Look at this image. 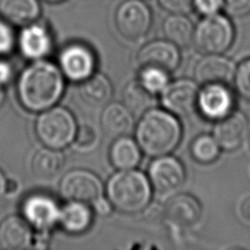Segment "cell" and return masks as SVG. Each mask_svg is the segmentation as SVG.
<instances>
[{
	"label": "cell",
	"mask_w": 250,
	"mask_h": 250,
	"mask_svg": "<svg viewBox=\"0 0 250 250\" xmlns=\"http://www.w3.org/2000/svg\"><path fill=\"white\" fill-rule=\"evenodd\" d=\"M64 78L60 66L36 60L21 73L17 93L21 104L27 110L37 112L48 109L61 99Z\"/></svg>",
	"instance_id": "1"
},
{
	"label": "cell",
	"mask_w": 250,
	"mask_h": 250,
	"mask_svg": "<svg viewBox=\"0 0 250 250\" xmlns=\"http://www.w3.org/2000/svg\"><path fill=\"white\" fill-rule=\"evenodd\" d=\"M182 126L168 110L150 108L142 114L136 128V141L146 155L158 157L172 152L180 144Z\"/></svg>",
	"instance_id": "2"
},
{
	"label": "cell",
	"mask_w": 250,
	"mask_h": 250,
	"mask_svg": "<svg viewBox=\"0 0 250 250\" xmlns=\"http://www.w3.org/2000/svg\"><path fill=\"white\" fill-rule=\"evenodd\" d=\"M107 200L113 208L126 214L144 210L151 198V185L148 178L140 171L119 170L106 183Z\"/></svg>",
	"instance_id": "3"
},
{
	"label": "cell",
	"mask_w": 250,
	"mask_h": 250,
	"mask_svg": "<svg viewBox=\"0 0 250 250\" xmlns=\"http://www.w3.org/2000/svg\"><path fill=\"white\" fill-rule=\"evenodd\" d=\"M34 129L38 140L45 146L62 149L73 143L77 124L68 109L52 106L39 114Z\"/></svg>",
	"instance_id": "4"
},
{
	"label": "cell",
	"mask_w": 250,
	"mask_h": 250,
	"mask_svg": "<svg viewBox=\"0 0 250 250\" xmlns=\"http://www.w3.org/2000/svg\"><path fill=\"white\" fill-rule=\"evenodd\" d=\"M234 30L229 20L223 15L205 16L194 27L192 42L204 55L225 53L232 44Z\"/></svg>",
	"instance_id": "5"
},
{
	"label": "cell",
	"mask_w": 250,
	"mask_h": 250,
	"mask_svg": "<svg viewBox=\"0 0 250 250\" xmlns=\"http://www.w3.org/2000/svg\"><path fill=\"white\" fill-rule=\"evenodd\" d=\"M115 27L124 39L137 42L144 38L152 23V14L143 0H125L116 9Z\"/></svg>",
	"instance_id": "6"
},
{
	"label": "cell",
	"mask_w": 250,
	"mask_h": 250,
	"mask_svg": "<svg viewBox=\"0 0 250 250\" xmlns=\"http://www.w3.org/2000/svg\"><path fill=\"white\" fill-rule=\"evenodd\" d=\"M61 195L68 201L93 204L103 197V184L91 171L75 169L65 173L60 182Z\"/></svg>",
	"instance_id": "7"
},
{
	"label": "cell",
	"mask_w": 250,
	"mask_h": 250,
	"mask_svg": "<svg viewBox=\"0 0 250 250\" xmlns=\"http://www.w3.org/2000/svg\"><path fill=\"white\" fill-rule=\"evenodd\" d=\"M148 180L159 193H171L180 188L186 180L183 164L167 155L155 157L148 167Z\"/></svg>",
	"instance_id": "8"
},
{
	"label": "cell",
	"mask_w": 250,
	"mask_h": 250,
	"mask_svg": "<svg viewBox=\"0 0 250 250\" xmlns=\"http://www.w3.org/2000/svg\"><path fill=\"white\" fill-rule=\"evenodd\" d=\"M199 89L189 79H179L168 85L161 92V103L169 112L176 116H187L197 107Z\"/></svg>",
	"instance_id": "9"
},
{
	"label": "cell",
	"mask_w": 250,
	"mask_h": 250,
	"mask_svg": "<svg viewBox=\"0 0 250 250\" xmlns=\"http://www.w3.org/2000/svg\"><path fill=\"white\" fill-rule=\"evenodd\" d=\"M234 99L227 84H207L198 92L197 108L209 120H220L232 112Z\"/></svg>",
	"instance_id": "10"
},
{
	"label": "cell",
	"mask_w": 250,
	"mask_h": 250,
	"mask_svg": "<svg viewBox=\"0 0 250 250\" xmlns=\"http://www.w3.org/2000/svg\"><path fill=\"white\" fill-rule=\"evenodd\" d=\"M59 65L63 75L68 79L82 81L93 74L96 59L90 48L74 43L62 50L59 57Z\"/></svg>",
	"instance_id": "11"
},
{
	"label": "cell",
	"mask_w": 250,
	"mask_h": 250,
	"mask_svg": "<svg viewBox=\"0 0 250 250\" xmlns=\"http://www.w3.org/2000/svg\"><path fill=\"white\" fill-rule=\"evenodd\" d=\"M179 48L166 40H154L146 44L137 54L141 68L152 67L167 73L174 71L180 64Z\"/></svg>",
	"instance_id": "12"
},
{
	"label": "cell",
	"mask_w": 250,
	"mask_h": 250,
	"mask_svg": "<svg viewBox=\"0 0 250 250\" xmlns=\"http://www.w3.org/2000/svg\"><path fill=\"white\" fill-rule=\"evenodd\" d=\"M234 63L221 54L205 55L194 66V78L201 85L229 84L233 80Z\"/></svg>",
	"instance_id": "13"
},
{
	"label": "cell",
	"mask_w": 250,
	"mask_h": 250,
	"mask_svg": "<svg viewBox=\"0 0 250 250\" xmlns=\"http://www.w3.org/2000/svg\"><path fill=\"white\" fill-rule=\"evenodd\" d=\"M248 134V120L239 111H234L217 121L213 137L220 147L227 151L237 149Z\"/></svg>",
	"instance_id": "14"
},
{
	"label": "cell",
	"mask_w": 250,
	"mask_h": 250,
	"mask_svg": "<svg viewBox=\"0 0 250 250\" xmlns=\"http://www.w3.org/2000/svg\"><path fill=\"white\" fill-rule=\"evenodd\" d=\"M60 207L50 196L34 194L27 197L22 204L24 219L30 226L44 230L59 223Z\"/></svg>",
	"instance_id": "15"
},
{
	"label": "cell",
	"mask_w": 250,
	"mask_h": 250,
	"mask_svg": "<svg viewBox=\"0 0 250 250\" xmlns=\"http://www.w3.org/2000/svg\"><path fill=\"white\" fill-rule=\"evenodd\" d=\"M19 46L24 57L40 60L51 51L52 37L43 24L33 21L23 25L19 36Z\"/></svg>",
	"instance_id": "16"
},
{
	"label": "cell",
	"mask_w": 250,
	"mask_h": 250,
	"mask_svg": "<svg viewBox=\"0 0 250 250\" xmlns=\"http://www.w3.org/2000/svg\"><path fill=\"white\" fill-rule=\"evenodd\" d=\"M201 206L191 195L177 194L166 204V215L177 227L189 228L196 225L201 218Z\"/></svg>",
	"instance_id": "17"
},
{
	"label": "cell",
	"mask_w": 250,
	"mask_h": 250,
	"mask_svg": "<svg viewBox=\"0 0 250 250\" xmlns=\"http://www.w3.org/2000/svg\"><path fill=\"white\" fill-rule=\"evenodd\" d=\"M32 231L29 223L20 216H9L0 223V246L6 250H22L29 246Z\"/></svg>",
	"instance_id": "18"
},
{
	"label": "cell",
	"mask_w": 250,
	"mask_h": 250,
	"mask_svg": "<svg viewBox=\"0 0 250 250\" xmlns=\"http://www.w3.org/2000/svg\"><path fill=\"white\" fill-rule=\"evenodd\" d=\"M100 121L103 132L110 138L125 136L132 130L134 125L133 114L120 103L105 104Z\"/></svg>",
	"instance_id": "19"
},
{
	"label": "cell",
	"mask_w": 250,
	"mask_h": 250,
	"mask_svg": "<svg viewBox=\"0 0 250 250\" xmlns=\"http://www.w3.org/2000/svg\"><path fill=\"white\" fill-rule=\"evenodd\" d=\"M78 94L87 105L91 107H101L107 104L110 101L112 86L105 75L96 73L81 81Z\"/></svg>",
	"instance_id": "20"
},
{
	"label": "cell",
	"mask_w": 250,
	"mask_h": 250,
	"mask_svg": "<svg viewBox=\"0 0 250 250\" xmlns=\"http://www.w3.org/2000/svg\"><path fill=\"white\" fill-rule=\"evenodd\" d=\"M38 0H0V15L11 24L26 25L40 17Z\"/></svg>",
	"instance_id": "21"
},
{
	"label": "cell",
	"mask_w": 250,
	"mask_h": 250,
	"mask_svg": "<svg viewBox=\"0 0 250 250\" xmlns=\"http://www.w3.org/2000/svg\"><path fill=\"white\" fill-rule=\"evenodd\" d=\"M92 220L93 212L87 203L68 201L60 211L59 223L69 233L84 232L90 228Z\"/></svg>",
	"instance_id": "22"
},
{
	"label": "cell",
	"mask_w": 250,
	"mask_h": 250,
	"mask_svg": "<svg viewBox=\"0 0 250 250\" xmlns=\"http://www.w3.org/2000/svg\"><path fill=\"white\" fill-rule=\"evenodd\" d=\"M108 154L110 163L118 170L134 169L141 160V148L138 143L126 135L115 138Z\"/></svg>",
	"instance_id": "23"
},
{
	"label": "cell",
	"mask_w": 250,
	"mask_h": 250,
	"mask_svg": "<svg viewBox=\"0 0 250 250\" xmlns=\"http://www.w3.org/2000/svg\"><path fill=\"white\" fill-rule=\"evenodd\" d=\"M64 158L60 149L45 146L38 149L31 159V171L40 180H49L57 176L63 167Z\"/></svg>",
	"instance_id": "24"
},
{
	"label": "cell",
	"mask_w": 250,
	"mask_h": 250,
	"mask_svg": "<svg viewBox=\"0 0 250 250\" xmlns=\"http://www.w3.org/2000/svg\"><path fill=\"white\" fill-rule=\"evenodd\" d=\"M165 38L177 47H187L192 42L194 27L191 21L182 14H171L162 24Z\"/></svg>",
	"instance_id": "25"
},
{
	"label": "cell",
	"mask_w": 250,
	"mask_h": 250,
	"mask_svg": "<svg viewBox=\"0 0 250 250\" xmlns=\"http://www.w3.org/2000/svg\"><path fill=\"white\" fill-rule=\"evenodd\" d=\"M155 94L148 91L141 81L129 82L122 91V104L134 115H142L152 108Z\"/></svg>",
	"instance_id": "26"
},
{
	"label": "cell",
	"mask_w": 250,
	"mask_h": 250,
	"mask_svg": "<svg viewBox=\"0 0 250 250\" xmlns=\"http://www.w3.org/2000/svg\"><path fill=\"white\" fill-rule=\"evenodd\" d=\"M220 146L211 135L202 134L196 137L190 145V154L194 160L202 164L215 161L220 154Z\"/></svg>",
	"instance_id": "27"
},
{
	"label": "cell",
	"mask_w": 250,
	"mask_h": 250,
	"mask_svg": "<svg viewBox=\"0 0 250 250\" xmlns=\"http://www.w3.org/2000/svg\"><path fill=\"white\" fill-rule=\"evenodd\" d=\"M140 81L151 93H161L168 85V73L157 68L145 67L142 68Z\"/></svg>",
	"instance_id": "28"
},
{
	"label": "cell",
	"mask_w": 250,
	"mask_h": 250,
	"mask_svg": "<svg viewBox=\"0 0 250 250\" xmlns=\"http://www.w3.org/2000/svg\"><path fill=\"white\" fill-rule=\"evenodd\" d=\"M234 88L237 94L250 102V58L243 61L235 69L233 76Z\"/></svg>",
	"instance_id": "29"
},
{
	"label": "cell",
	"mask_w": 250,
	"mask_h": 250,
	"mask_svg": "<svg viewBox=\"0 0 250 250\" xmlns=\"http://www.w3.org/2000/svg\"><path fill=\"white\" fill-rule=\"evenodd\" d=\"M98 141V134L95 128L88 124L77 127L73 143L78 148L89 149L93 147Z\"/></svg>",
	"instance_id": "30"
},
{
	"label": "cell",
	"mask_w": 250,
	"mask_h": 250,
	"mask_svg": "<svg viewBox=\"0 0 250 250\" xmlns=\"http://www.w3.org/2000/svg\"><path fill=\"white\" fill-rule=\"evenodd\" d=\"M15 42V33L11 23L0 18V55L9 54L14 49Z\"/></svg>",
	"instance_id": "31"
},
{
	"label": "cell",
	"mask_w": 250,
	"mask_h": 250,
	"mask_svg": "<svg viewBox=\"0 0 250 250\" xmlns=\"http://www.w3.org/2000/svg\"><path fill=\"white\" fill-rule=\"evenodd\" d=\"M222 7L230 17H244L250 13V0H222Z\"/></svg>",
	"instance_id": "32"
},
{
	"label": "cell",
	"mask_w": 250,
	"mask_h": 250,
	"mask_svg": "<svg viewBox=\"0 0 250 250\" xmlns=\"http://www.w3.org/2000/svg\"><path fill=\"white\" fill-rule=\"evenodd\" d=\"M158 3L170 14L186 15L193 9V0H158Z\"/></svg>",
	"instance_id": "33"
},
{
	"label": "cell",
	"mask_w": 250,
	"mask_h": 250,
	"mask_svg": "<svg viewBox=\"0 0 250 250\" xmlns=\"http://www.w3.org/2000/svg\"><path fill=\"white\" fill-rule=\"evenodd\" d=\"M221 7L222 0H193V9L204 17L217 14Z\"/></svg>",
	"instance_id": "34"
},
{
	"label": "cell",
	"mask_w": 250,
	"mask_h": 250,
	"mask_svg": "<svg viewBox=\"0 0 250 250\" xmlns=\"http://www.w3.org/2000/svg\"><path fill=\"white\" fill-rule=\"evenodd\" d=\"M93 205H94L95 211L98 214H100L101 216H106L111 212L112 205L110 204V202L108 200H105L103 197H101L96 202H94Z\"/></svg>",
	"instance_id": "35"
},
{
	"label": "cell",
	"mask_w": 250,
	"mask_h": 250,
	"mask_svg": "<svg viewBox=\"0 0 250 250\" xmlns=\"http://www.w3.org/2000/svg\"><path fill=\"white\" fill-rule=\"evenodd\" d=\"M12 77V67L5 62L0 60V85L3 86L6 84Z\"/></svg>",
	"instance_id": "36"
},
{
	"label": "cell",
	"mask_w": 250,
	"mask_h": 250,
	"mask_svg": "<svg viewBox=\"0 0 250 250\" xmlns=\"http://www.w3.org/2000/svg\"><path fill=\"white\" fill-rule=\"evenodd\" d=\"M240 215L246 222L250 223V196L242 201L240 205Z\"/></svg>",
	"instance_id": "37"
},
{
	"label": "cell",
	"mask_w": 250,
	"mask_h": 250,
	"mask_svg": "<svg viewBox=\"0 0 250 250\" xmlns=\"http://www.w3.org/2000/svg\"><path fill=\"white\" fill-rule=\"evenodd\" d=\"M7 182H8V180L6 179L4 173L0 170V198L6 193Z\"/></svg>",
	"instance_id": "38"
},
{
	"label": "cell",
	"mask_w": 250,
	"mask_h": 250,
	"mask_svg": "<svg viewBox=\"0 0 250 250\" xmlns=\"http://www.w3.org/2000/svg\"><path fill=\"white\" fill-rule=\"evenodd\" d=\"M18 189V184L15 181H8L7 182V189H6V193L7 192H15Z\"/></svg>",
	"instance_id": "39"
},
{
	"label": "cell",
	"mask_w": 250,
	"mask_h": 250,
	"mask_svg": "<svg viewBox=\"0 0 250 250\" xmlns=\"http://www.w3.org/2000/svg\"><path fill=\"white\" fill-rule=\"evenodd\" d=\"M4 101H5V93H4L3 89H2V86L0 85V107L3 105Z\"/></svg>",
	"instance_id": "40"
},
{
	"label": "cell",
	"mask_w": 250,
	"mask_h": 250,
	"mask_svg": "<svg viewBox=\"0 0 250 250\" xmlns=\"http://www.w3.org/2000/svg\"><path fill=\"white\" fill-rule=\"evenodd\" d=\"M47 3H52V4H57V3H61V2H63L64 0H43Z\"/></svg>",
	"instance_id": "41"
},
{
	"label": "cell",
	"mask_w": 250,
	"mask_h": 250,
	"mask_svg": "<svg viewBox=\"0 0 250 250\" xmlns=\"http://www.w3.org/2000/svg\"><path fill=\"white\" fill-rule=\"evenodd\" d=\"M248 144H249V147H250V133H249V137H248Z\"/></svg>",
	"instance_id": "42"
}]
</instances>
